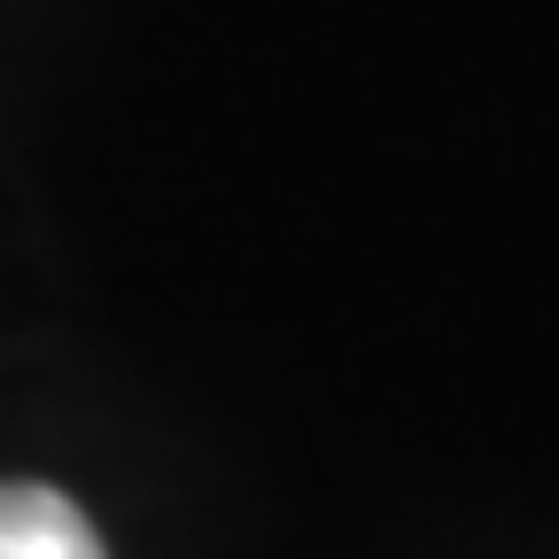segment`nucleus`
Listing matches in <instances>:
<instances>
[{
  "label": "nucleus",
  "instance_id": "1",
  "mask_svg": "<svg viewBox=\"0 0 559 559\" xmlns=\"http://www.w3.org/2000/svg\"><path fill=\"white\" fill-rule=\"evenodd\" d=\"M0 559H109V551L62 489L0 481Z\"/></svg>",
  "mask_w": 559,
  "mask_h": 559
}]
</instances>
